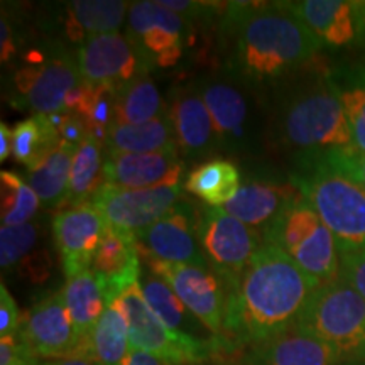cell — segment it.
I'll list each match as a JSON object with an SVG mask.
<instances>
[{
  "label": "cell",
  "mask_w": 365,
  "mask_h": 365,
  "mask_svg": "<svg viewBox=\"0 0 365 365\" xmlns=\"http://www.w3.org/2000/svg\"><path fill=\"white\" fill-rule=\"evenodd\" d=\"M317 287L289 255L262 244L228 287L222 335L228 352L250 349L293 327Z\"/></svg>",
  "instance_id": "cell-1"
},
{
  "label": "cell",
  "mask_w": 365,
  "mask_h": 365,
  "mask_svg": "<svg viewBox=\"0 0 365 365\" xmlns=\"http://www.w3.org/2000/svg\"><path fill=\"white\" fill-rule=\"evenodd\" d=\"M222 36L234 41L230 65L237 76L257 86L289 78L323 49L284 2H228Z\"/></svg>",
  "instance_id": "cell-2"
},
{
  "label": "cell",
  "mask_w": 365,
  "mask_h": 365,
  "mask_svg": "<svg viewBox=\"0 0 365 365\" xmlns=\"http://www.w3.org/2000/svg\"><path fill=\"white\" fill-rule=\"evenodd\" d=\"M364 159L355 145L308 154L298 158L289 178L330 228L340 252L365 249Z\"/></svg>",
  "instance_id": "cell-3"
},
{
  "label": "cell",
  "mask_w": 365,
  "mask_h": 365,
  "mask_svg": "<svg viewBox=\"0 0 365 365\" xmlns=\"http://www.w3.org/2000/svg\"><path fill=\"white\" fill-rule=\"evenodd\" d=\"M274 132L277 143L299 150V158L354 145L349 118L327 73L282 100Z\"/></svg>",
  "instance_id": "cell-4"
},
{
  "label": "cell",
  "mask_w": 365,
  "mask_h": 365,
  "mask_svg": "<svg viewBox=\"0 0 365 365\" xmlns=\"http://www.w3.org/2000/svg\"><path fill=\"white\" fill-rule=\"evenodd\" d=\"M262 239L264 244L289 255L319 286L340 277V250L335 237L301 193L264 228Z\"/></svg>",
  "instance_id": "cell-5"
},
{
  "label": "cell",
  "mask_w": 365,
  "mask_h": 365,
  "mask_svg": "<svg viewBox=\"0 0 365 365\" xmlns=\"http://www.w3.org/2000/svg\"><path fill=\"white\" fill-rule=\"evenodd\" d=\"M294 325L333 346L344 362L365 364V301L341 277L313 291Z\"/></svg>",
  "instance_id": "cell-6"
},
{
  "label": "cell",
  "mask_w": 365,
  "mask_h": 365,
  "mask_svg": "<svg viewBox=\"0 0 365 365\" xmlns=\"http://www.w3.org/2000/svg\"><path fill=\"white\" fill-rule=\"evenodd\" d=\"M113 304L125 317L130 349L143 350L170 365L207 364L218 352H228L222 339H181L150 309L139 282L127 287Z\"/></svg>",
  "instance_id": "cell-7"
},
{
  "label": "cell",
  "mask_w": 365,
  "mask_h": 365,
  "mask_svg": "<svg viewBox=\"0 0 365 365\" xmlns=\"http://www.w3.org/2000/svg\"><path fill=\"white\" fill-rule=\"evenodd\" d=\"M127 38L148 71L176 66L193 41V24L156 0L132 2Z\"/></svg>",
  "instance_id": "cell-8"
},
{
  "label": "cell",
  "mask_w": 365,
  "mask_h": 365,
  "mask_svg": "<svg viewBox=\"0 0 365 365\" xmlns=\"http://www.w3.org/2000/svg\"><path fill=\"white\" fill-rule=\"evenodd\" d=\"M27 63L14 78L17 105L36 115L65 112L66 95L81 83L78 58L58 48L46 58L34 54Z\"/></svg>",
  "instance_id": "cell-9"
},
{
  "label": "cell",
  "mask_w": 365,
  "mask_h": 365,
  "mask_svg": "<svg viewBox=\"0 0 365 365\" xmlns=\"http://www.w3.org/2000/svg\"><path fill=\"white\" fill-rule=\"evenodd\" d=\"M198 240L208 266L230 287L242 276L257 252V234L225 212L222 207H207L200 212Z\"/></svg>",
  "instance_id": "cell-10"
},
{
  "label": "cell",
  "mask_w": 365,
  "mask_h": 365,
  "mask_svg": "<svg viewBox=\"0 0 365 365\" xmlns=\"http://www.w3.org/2000/svg\"><path fill=\"white\" fill-rule=\"evenodd\" d=\"M143 261L149 271L173 287L182 304L212 331V335L222 339L228 287L212 267L171 264L156 259H140V262Z\"/></svg>",
  "instance_id": "cell-11"
},
{
  "label": "cell",
  "mask_w": 365,
  "mask_h": 365,
  "mask_svg": "<svg viewBox=\"0 0 365 365\" xmlns=\"http://www.w3.org/2000/svg\"><path fill=\"white\" fill-rule=\"evenodd\" d=\"M198 210L190 202L181 200L161 220L135 232L139 257L210 267L198 240Z\"/></svg>",
  "instance_id": "cell-12"
},
{
  "label": "cell",
  "mask_w": 365,
  "mask_h": 365,
  "mask_svg": "<svg viewBox=\"0 0 365 365\" xmlns=\"http://www.w3.org/2000/svg\"><path fill=\"white\" fill-rule=\"evenodd\" d=\"M317 36L323 49L365 51V0L284 2Z\"/></svg>",
  "instance_id": "cell-13"
},
{
  "label": "cell",
  "mask_w": 365,
  "mask_h": 365,
  "mask_svg": "<svg viewBox=\"0 0 365 365\" xmlns=\"http://www.w3.org/2000/svg\"><path fill=\"white\" fill-rule=\"evenodd\" d=\"M181 185L145 190L105 185L91 205L102 213L107 225L135 234L166 217L181 202Z\"/></svg>",
  "instance_id": "cell-14"
},
{
  "label": "cell",
  "mask_w": 365,
  "mask_h": 365,
  "mask_svg": "<svg viewBox=\"0 0 365 365\" xmlns=\"http://www.w3.org/2000/svg\"><path fill=\"white\" fill-rule=\"evenodd\" d=\"M107 222L91 203L59 212L53 220V239L68 277L90 271L102 244Z\"/></svg>",
  "instance_id": "cell-15"
},
{
  "label": "cell",
  "mask_w": 365,
  "mask_h": 365,
  "mask_svg": "<svg viewBox=\"0 0 365 365\" xmlns=\"http://www.w3.org/2000/svg\"><path fill=\"white\" fill-rule=\"evenodd\" d=\"M78 68L81 80L91 85H122L145 70L134 46L120 33L93 34L80 44Z\"/></svg>",
  "instance_id": "cell-16"
},
{
  "label": "cell",
  "mask_w": 365,
  "mask_h": 365,
  "mask_svg": "<svg viewBox=\"0 0 365 365\" xmlns=\"http://www.w3.org/2000/svg\"><path fill=\"white\" fill-rule=\"evenodd\" d=\"M21 331L36 359H63L78 352V339L61 291L38 301L22 319Z\"/></svg>",
  "instance_id": "cell-17"
},
{
  "label": "cell",
  "mask_w": 365,
  "mask_h": 365,
  "mask_svg": "<svg viewBox=\"0 0 365 365\" xmlns=\"http://www.w3.org/2000/svg\"><path fill=\"white\" fill-rule=\"evenodd\" d=\"M185 163L178 150L149 154H107L105 181L120 188L145 190L180 186Z\"/></svg>",
  "instance_id": "cell-18"
},
{
  "label": "cell",
  "mask_w": 365,
  "mask_h": 365,
  "mask_svg": "<svg viewBox=\"0 0 365 365\" xmlns=\"http://www.w3.org/2000/svg\"><path fill=\"white\" fill-rule=\"evenodd\" d=\"M90 271L102 286L108 307L127 287L139 281L143 271L134 234L107 225Z\"/></svg>",
  "instance_id": "cell-19"
},
{
  "label": "cell",
  "mask_w": 365,
  "mask_h": 365,
  "mask_svg": "<svg viewBox=\"0 0 365 365\" xmlns=\"http://www.w3.org/2000/svg\"><path fill=\"white\" fill-rule=\"evenodd\" d=\"M333 346L293 325L279 335L247 349L242 365H341Z\"/></svg>",
  "instance_id": "cell-20"
},
{
  "label": "cell",
  "mask_w": 365,
  "mask_h": 365,
  "mask_svg": "<svg viewBox=\"0 0 365 365\" xmlns=\"http://www.w3.org/2000/svg\"><path fill=\"white\" fill-rule=\"evenodd\" d=\"M170 117L176 132L178 148L188 158H203L220 143L215 124L198 90L178 88L173 93Z\"/></svg>",
  "instance_id": "cell-21"
},
{
  "label": "cell",
  "mask_w": 365,
  "mask_h": 365,
  "mask_svg": "<svg viewBox=\"0 0 365 365\" xmlns=\"http://www.w3.org/2000/svg\"><path fill=\"white\" fill-rule=\"evenodd\" d=\"M210 115L215 124L220 143L239 144L247 129V98L235 83L225 78L210 76L196 83Z\"/></svg>",
  "instance_id": "cell-22"
},
{
  "label": "cell",
  "mask_w": 365,
  "mask_h": 365,
  "mask_svg": "<svg viewBox=\"0 0 365 365\" xmlns=\"http://www.w3.org/2000/svg\"><path fill=\"white\" fill-rule=\"evenodd\" d=\"M298 195L299 190L291 181L249 180L222 208L245 225L266 228L279 210Z\"/></svg>",
  "instance_id": "cell-23"
},
{
  "label": "cell",
  "mask_w": 365,
  "mask_h": 365,
  "mask_svg": "<svg viewBox=\"0 0 365 365\" xmlns=\"http://www.w3.org/2000/svg\"><path fill=\"white\" fill-rule=\"evenodd\" d=\"M137 282L150 309L175 335L196 340L215 339V335H210L208 328L182 304L173 287L153 271H149L148 267L143 269Z\"/></svg>",
  "instance_id": "cell-24"
},
{
  "label": "cell",
  "mask_w": 365,
  "mask_h": 365,
  "mask_svg": "<svg viewBox=\"0 0 365 365\" xmlns=\"http://www.w3.org/2000/svg\"><path fill=\"white\" fill-rule=\"evenodd\" d=\"M61 293L63 298H65L73 330H75L76 339H78L80 352L88 341L91 331L97 327L98 319L102 318L103 312L107 309V301H105L102 286H100L98 279L91 271L68 277Z\"/></svg>",
  "instance_id": "cell-25"
},
{
  "label": "cell",
  "mask_w": 365,
  "mask_h": 365,
  "mask_svg": "<svg viewBox=\"0 0 365 365\" xmlns=\"http://www.w3.org/2000/svg\"><path fill=\"white\" fill-rule=\"evenodd\" d=\"M107 154H149L178 150L170 112L139 125H113L105 139Z\"/></svg>",
  "instance_id": "cell-26"
},
{
  "label": "cell",
  "mask_w": 365,
  "mask_h": 365,
  "mask_svg": "<svg viewBox=\"0 0 365 365\" xmlns=\"http://www.w3.org/2000/svg\"><path fill=\"white\" fill-rule=\"evenodd\" d=\"M129 7L122 0H75L66 4L65 33L76 43L93 34L117 33Z\"/></svg>",
  "instance_id": "cell-27"
},
{
  "label": "cell",
  "mask_w": 365,
  "mask_h": 365,
  "mask_svg": "<svg viewBox=\"0 0 365 365\" xmlns=\"http://www.w3.org/2000/svg\"><path fill=\"white\" fill-rule=\"evenodd\" d=\"M170 112L149 73L115 86V124L139 125Z\"/></svg>",
  "instance_id": "cell-28"
},
{
  "label": "cell",
  "mask_w": 365,
  "mask_h": 365,
  "mask_svg": "<svg viewBox=\"0 0 365 365\" xmlns=\"http://www.w3.org/2000/svg\"><path fill=\"white\" fill-rule=\"evenodd\" d=\"M130 352L125 317L115 304H108L88 341L76 355L88 357L98 365H125Z\"/></svg>",
  "instance_id": "cell-29"
},
{
  "label": "cell",
  "mask_w": 365,
  "mask_h": 365,
  "mask_svg": "<svg viewBox=\"0 0 365 365\" xmlns=\"http://www.w3.org/2000/svg\"><path fill=\"white\" fill-rule=\"evenodd\" d=\"M107 185L105 181V159L102 156V143L88 135L73 158L70 185L63 207H80L91 203L95 195Z\"/></svg>",
  "instance_id": "cell-30"
},
{
  "label": "cell",
  "mask_w": 365,
  "mask_h": 365,
  "mask_svg": "<svg viewBox=\"0 0 365 365\" xmlns=\"http://www.w3.org/2000/svg\"><path fill=\"white\" fill-rule=\"evenodd\" d=\"M327 78L349 118L354 145L365 154V66L339 65L327 71Z\"/></svg>",
  "instance_id": "cell-31"
},
{
  "label": "cell",
  "mask_w": 365,
  "mask_h": 365,
  "mask_svg": "<svg viewBox=\"0 0 365 365\" xmlns=\"http://www.w3.org/2000/svg\"><path fill=\"white\" fill-rule=\"evenodd\" d=\"M61 145V137L49 115H33L12 130V156L27 171L39 166L53 150Z\"/></svg>",
  "instance_id": "cell-32"
},
{
  "label": "cell",
  "mask_w": 365,
  "mask_h": 365,
  "mask_svg": "<svg viewBox=\"0 0 365 365\" xmlns=\"http://www.w3.org/2000/svg\"><path fill=\"white\" fill-rule=\"evenodd\" d=\"M240 171L227 159H213L198 166L186 180V190L210 207H223L240 190Z\"/></svg>",
  "instance_id": "cell-33"
},
{
  "label": "cell",
  "mask_w": 365,
  "mask_h": 365,
  "mask_svg": "<svg viewBox=\"0 0 365 365\" xmlns=\"http://www.w3.org/2000/svg\"><path fill=\"white\" fill-rule=\"evenodd\" d=\"M75 154L76 149L61 144L39 166L27 171V185L44 207H63L65 203Z\"/></svg>",
  "instance_id": "cell-34"
},
{
  "label": "cell",
  "mask_w": 365,
  "mask_h": 365,
  "mask_svg": "<svg viewBox=\"0 0 365 365\" xmlns=\"http://www.w3.org/2000/svg\"><path fill=\"white\" fill-rule=\"evenodd\" d=\"M0 203H2V225L14 227L29 223L38 213L41 200L17 173H0Z\"/></svg>",
  "instance_id": "cell-35"
},
{
  "label": "cell",
  "mask_w": 365,
  "mask_h": 365,
  "mask_svg": "<svg viewBox=\"0 0 365 365\" xmlns=\"http://www.w3.org/2000/svg\"><path fill=\"white\" fill-rule=\"evenodd\" d=\"M38 227L34 223L0 228V266L2 271H12L21 266L38 242Z\"/></svg>",
  "instance_id": "cell-36"
},
{
  "label": "cell",
  "mask_w": 365,
  "mask_h": 365,
  "mask_svg": "<svg viewBox=\"0 0 365 365\" xmlns=\"http://www.w3.org/2000/svg\"><path fill=\"white\" fill-rule=\"evenodd\" d=\"M163 7L170 9V11L176 12L178 16L185 17L186 21H190L193 24L195 21H203L208 22L215 17L218 11H222V7H225L223 4L215 2H195V0H158Z\"/></svg>",
  "instance_id": "cell-37"
},
{
  "label": "cell",
  "mask_w": 365,
  "mask_h": 365,
  "mask_svg": "<svg viewBox=\"0 0 365 365\" xmlns=\"http://www.w3.org/2000/svg\"><path fill=\"white\" fill-rule=\"evenodd\" d=\"M340 277L365 301V249L340 252Z\"/></svg>",
  "instance_id": "cell-38"
},
{
  "label": "cell",
  "mask_w": 365,
  "mask_h": 365,
  "mask_svg": "<svg viewBox=\"0 0 365 365\" xmlns=\"http://www.w3.org/2000/svg\"><path fill=\"white\" fill-rule=\"evenodd\" d=\"M36 360L33 350L19 330L16 335L0 339V365H21Z\"/></svg>",
  "instance_id": "cell-39"
},
{
  "label": "cell",
  "mask_w": 365,
  "mask_h": 365,
  "mask_svg": "<svg viewBox=\"0 0 365 365\" xmlns=\"http://www.w3.org/2000/svg\"><path fill=\"white\" fill-rule=\"evenodd\" d=\"M22 327V318L16 301L9 293L6 284L0 286V339L16 335Z\"/></svg>",
  "instance_id": "cell-40"
},
{
  "label": "cell",
  "mask_w": 365,
  "mask_h": 365,
  "mask_svg": "<svg viewBox=\"0 0 365 365\" xmlns=\"http://www.w3.org/2000/svg\"><path fill=\"white\" fill-rule=\"evenodd\" d=\"M0 54H2V63H9L16 56L17 44H16V33H14L12 22L6 14H2V22H0Z\"/></svg>",
  "instance_id": "cell-41"
},
{
  "label": "cell",
  "mask_w": 365,
  "mask_h": 365,
  "mask_svg": "<svg viewBox=\"0 0 365 365\" xmlns=\"http://www.w3.org/2000/svg\"><path fill=\"white\" fill-rule=\"evenodd\" d=\"M125 365H170L166 362H163L161 359L154 357L148 352H143V350H134L130 349L129 355H127Z\"/></svg>",
  "instance_id": "cell-42"
},
{
  "label": "cell",
  "mask_w": 365,
  "mask_h": 365,
  "mask_svg": "<svg viewBox=\"0 0 365 365\" xmlns=\"http://www.w3.org/2000/svg\"><path fill=\"white\" fill-rule=\"evenodd\" d=\"M12 154V130L4 124H0V161L6 159Z\"/></svg>",
  "instance_id": "cell-43"
},
{
  "label": "cell",
  "mask_w": 365,
  "mask_h": 365,
  "mask_svg": "<svg viewBox=\"0 0 365 365\" xmlns=\"http://www.w3.org/2000/svg\"><path fill=\"white\" fill-rule=\"evenodd\" d=\"M39 365H98L97 362L88 357H81V355H70V357L63 359H53V360H44L39 362Z\"/></svg>",
  "instance_id": "cell-44"
},
{
  "label": "cell",
  "mask_w": 365,
  "mask_h": 365,
  "mask_svg": "<svg viewBox=\"0 0 365 365\" xmlns=\"http://www.w3.org/2000/svg\"><path fill=\"white\" fill-rule=\"evenodd\" d=\"M341 365H365V364H355V362H345V364H341Z\"/></svg>",
  "instance_id": "cell-45"
},
{
  "label": "cell",
  "mask_w": 365,
  "mask_h": 365,
  "mask_svg": "<svg viewBox=\"0 0 365 365\" xmlns=\"http://www.w3.org/2000/svg\"><path fill=\"white\" fill-rule=\"evenodd\" d=\"M36 364H38V359L33 360V362H29V364H21V365H36Z\"/></svg>",
  "instance_id": "cell-46"
},
{
  "label": "cell",
  "mask_w": 365,
  "mask_h": 365,
  "mask_svg": "<svg viewBox=\"0 0 365 365\" xmlns=\"http://www.w3.org/2000/svg\"><path fill=\"white\" fill-rule=\"evenodd\" d=\"M195 365H215V364H195Z\"/></svg>",
  "instance_id": "cell-47"
},
{
  "label": "cell",
  "mask_w": 365,
  "mask_h": 365,
  "mask_svg": "<svg viewBox=\"0 0 365 365\" xmlns=\"http://www.w3.org/2000/svg\"><path fill=\"white\" fill-rule=\"evenodd\" d=\"M36 365H39V360H38V364H36Z\"/></svg>",
  "instance_id": "cell-48"
}]
</instances>
